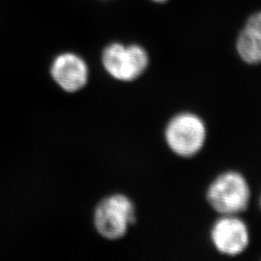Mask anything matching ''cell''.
I'll use <instances>...</instances> for the list:
<instances>
[{
	"label": "cell",
	"instance_id": "obj_8",
	"mask_svg": "<svg viewBox=\"0 0 261 261\" xmlns=\"http://www.w3.org/2000/svg\"><path fill=\"white\" fill-rule=\"evenodd\" d=\"M152 1L157 2V3H163V2H166V1H168V0H152Z\"/></svg>",
	"mask_w": 261,
	"mask_h": 261
},
{
	"label": "cell",
	"instance_id": "obj_4",
	"mask_svg": "<svg viewBox=\"0 0 261 261\" xmlns=\"http://www.w3.org/2000/svg\"><path fill=\"white\" fill-rule=\"evenodd\" d=\"M102 63L106 72L114 80L130 83L145 73L149 66V56L140 45L112 43L105 47Z\"/></svg>",
	"mask_w": 261,
	"mask_h": 261
},
{
	"label": "cell",
	"instance_id": "obj_2",
	"mask_svg": "<svg viewBox=\"0 0 261 261\" xmlns=\"http://www.w3.org/2000/svg\"><path fill=\"white\" fill-rule=\"evenodd\" d=\"M207 128L203 119L194 112H183L172 116L165 129L169 150L181 158H192L205 145Z\"/></svg>",
	"mask_w": 261,
	"mask_h": 261
},
{
	"label": "cell",
	"instance_id": "obj_1",
	"mask_svg": "<svg viewBox=\"0 0 261 261\" xmlns=\"http://www.w3.org/2000/svg\"><path fill=\"white\" fill-rule=\"evenodd\" d=\"M206 199L210 207L221 216L240 214L249 206L251 188L240 172L228 170L212 181L207 189Z\"/></svg>",
	"mask_w": 261,
	"mask_h": 261
},
{
	"label": "cell",
	"instance_id": "obj_7",
	"mask_svg": "<svg viewBox=\"0 0 261 261\" xmlns=\"http://www.w3.org/2000/svg\"><path fill=\"white\" fill-rule=\"evenodd\" d=\"M239 57L249 65L261 64V11L246 21L236 41Z\"/></svg>",
	"mask_w": 261,
	"mask_h": 261
},
{
	"label": "cell",
	"instance_id": "obj_5",
	"mask_svg": "<svg viewBox=\"0 0 261 261\" xmlns=\"http://www.w3.org/2000/svg\"><path fill=\"white\" fill-rule=\"evenodd\" d=\"M210 238L215 249L224 255L236 256L250 245V232L246 223L237 215L222 216L215 222Z\"/></svg>",
	"mask_w": 261,
	"mask_h": 261
},
{
	"label": "cell",
	"instance_id": "obj_6",
	"mask_svg": "<svg viewBox=\"0 0 261 261\" xmlns=\"http://www.w3.org/2000/svg\"><path fill=\"white\" fill-rule=\"evenodd\" d=\"M53 80L66 92L75 93L88 83L89 69L86 62L73 53L56 56L50 66Z\"/></svg>",
	"mask_w": 261,
	"mask_h": 261
},
{
	"label": "cell",
	"instance_id": "obj_9",
	"mask_svg": "<svg viewBox=\"0 0 261 261\" xmlns=\"http://www.w3.org/2000/svg\"><path fill=\"white\" fill-rule=\"evenodd\" d=\"M260 206H261V196H260Z\"/></svg>",
	"mask_w": 261,
	"mask_h": 261
},
{
	"label": "cell",
	"instance_id": "obj_3",
	"mask_svg": "<svg viewBox=\"0 0 261 261\" xmlns=\"http://www.w3.org/2000/svg\"><path fill=\"white\" fill-rule=\"evenodd\" d=\"M136 222V206L130 198L122 194L105 197L94 212L96 230L108 240L121 239Z\"/></svg>",
	"mask_w": 261,
	"mask_h": 261
}]
</instances>
